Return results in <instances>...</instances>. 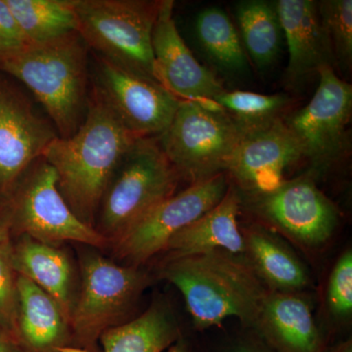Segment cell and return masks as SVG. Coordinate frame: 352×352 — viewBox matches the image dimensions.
I'll return each mask as SVG.
<instances>
[{
  "mask_svg": "<svg viewBox=\"0 0 352 352\" xmlns=\"http://www.w3.org/2000/svg\"><path fill=\"white\" fill-rule=\"evenodd\" d=\"M139 139L96 94L78 131L53 139L41 157L54 168L69 208L92 226L104 194L126 153Z\"/></svg>",
  "mask_w": 352,
  "mask_h": 352,
  "instance_id": "6da1fadb",
  "label": "cell"
},
{
  "mask_svg": "<svg viewBox=\"0 0 352 352\" xmlns=\"http://www.w3.org/2000/svg\"><path fill=\"white\" fill-rule=\"evenodd\" d=\"M161 277L179 289L198 330L236 317L254 327L268 289L244 256L224 251L166 261Z\"/></svg>",
  "mask_w": 352,
  "mask_h": 352,
  "instance_id": "7a4b0ae2",
  "label": "cell"
},
{
  "mask_svg": "<svg viewBox=\"0 0 352 352\" xmlns=\"http://www.w3.org/2000/svg\"><path fill=\"white\" fill-rule=\"evenodd\" d=\"M87 47L76 32L45 43H27L0 57V73L31 90L60 138L73 135L87 113Z\"/></svg>",
  "mask_w": 352,
  "mask_h": 352,
  "instance_id": "3957f363",
  "label": "cell"
},
{
  "mask_svg": "<svg viewBox=\"0 0 352 352\" xmlns=\"http://www.w3.org/2000/svg\"><path fill=\"white\" fill-rule=\"evenodd\" d=\"M0 226L11 239L27 235L53 245L69 241L95 248L110 244L97 229L76 217L60 193L54 168L43 157L0 200Z\"/></svg>",
  "mask_w": 352,
  "mask_h": 352,
  "instance_id": "277c9868",
  "label": "cell"
},
{
  "mask_svg": "<svg viewBox=\"0 0 352 352\" xmlns=\"http://www.w3.org/2000/svg\"><path fill=\"white\" fill-rule=\"evenodd\" d=\"M159 6L147 0H75L78 32L100 57L157 82L152 34Z\"/></svg>",
  "mask_w": 352,
  "mask_h": 352,
  "instance_id": "5b68a950",
  "label": "cell"
},
{
  "mask_svg": "<svg viewBox=\"0 0 352 352\" xmlns=\"http://www.w3.org/2000/svg\"><path fill=\"white\" fill-rule=\"evenodd\" d=\"M241 136L215 102L182 100L157 144L178 175L195 183L227 170Z\"/></svg>",
  "mask_w": 352,
  "mask_h": 352,
  "instance_id": "8992f818",
  "label": "cell"
},
{
  "mask_svg": "<svg viewBox=\"0 0 352 352\" xmlns=\"http://www.w3.org/2000/svg\"><path fill=\"white\" fill-rule=\"evenodd\" d=\"M179 175L153 138H139L126 153L99 208V233L110 243L175 194Z\"/></svg>",
  "mask_w": 352,
  "mask_h": 352,
  "instance_id": "52a82bcc",
  "label": "cell"
},
{
  "mask_svg": "<svg viewBox=\"0 0 352 352\" xmlns=\"http://www.w3.org/2000/svg\"><path fill=\"white\" fill-rule=\"evenodd\" d=\"M149 282L138 266L119 265L97 254L83 256L82 286L69 319L74 346L100 352L102 333L126 323Z\"/></svg>",
  "mask_w": 352,
  "mask_h": 352,
  "instance_id": "ba28073f",
  "label": "cell"
},
{
  "mask_svg": "<svg viewBox=\"0 0 352 352\" xmlns=\"http://www.w3.org/2000/svg\"><path fill=\"white\" fill-rule=\"evenodd\" d=\"M248 208L271 228L305 249H317L332 237L339 212L309 175L283 180L273 188L248 193Z\"/></svg>",
  "mask_w": 352,
  "mask_h": 352,
  "instance_id": "9c48e42d",
  "label": "cell"
},
{
  "mask_svg": "<svg viewBox=\"0 0 352 352\" xmlns=\"http://www.w3.org/2000/svg\"><path fill=\"white\" fill-rule=\"evenodd\" d=\"M229 186L228 177L221 173L173 194L111 242L116 256L139 267L163 252L176 233L214 208Z\"/></svg>",
  "mask_w": 352,
  "mask_h": 352,
  "instance_id": "30bf717a",
  "label": "cell"
},
{
  "mask_svg": "<svg viewBox=\"0 0 352 352\" xmlns=\"http://www.w3.org/2000/svg\"><path fill=\"white\" fill-rule=\"evenodd\" d=\"M317 73L320 80L311 100L284 122L298 141L303 157L316 166H329L346 150L352 88L336 75L332 66H323Z\"/></svg>",
  "mask_w": 352,
  "mask_h": 352,
  "instance_id": "8fae6325",
  "label": "cell"
},
{
  "mask_svg": "<svg viewBox=\"0 0 352 352\" xmlns=\"http://www.w3.org/2000/svg\"><path fill=\"white\" fill-rule=\"evenodd\" d=\"M94 92L138 138L161 135L182 101L156 80L126 71L102 57L97 64Z\"/></svg>",
  "mask_w": 352,
  "mask_h": 352,
  "instance_id": "7c38bea8",
  "label": "cell"
},
{
  "mask_svg": "<svg viewBox=\"0 0 352 352\" xmlns=\"http://www.w3.org/2000/svg\"><path fill=\"white\" fill-rule=\"evenodd\" d=\"M56 138L29 99L0 73V200Z\"/></svg>",
  "mask_w": 352,
  "mask_h": 352,
  "instance_id": "4fadbf2b",
  "label": "cell"
},
{
  "mask_svg": "<svg viewBox=\"0 0 352 352\" xmlns=\"http://www.w3.org/2000/svg\"><path fill=\"white\" fill-rule=\"evenodd\" d=\"M173 0H161L152 34L157 82L179 100L214 102L226 91L219 78L197 61L183 41L175 19Z\"/></svg>",
  "mask_w": 352,
  "mask_h": 352,
  "instance_id": "5bb4252c",
  "label": "cell"
},
{
  "mask_svg": "<svg viewBox=\"0 0 352 352\" xmlns=\"http://www.w3.org/2000/svg\"><path fill=\"white\" fill-rule=\"evenodd\" d=\"M295 136L281 118L242 131L227 170L248 193L265 191L283 182L284 171L302 157Z\"/></svg>",
  "mask_w": 352,
  "mask_h": 352,
  "instance_id": "9a60e30c",
  "label": "cell"
},
{
  "mask_svg": "<svg viewBox=\"0 0 352 352\" xmlns=\"http://www.w3.org/2000/svg\"><path fill=\"white\" fill-rule=\"evenodd\" d=\"M254 328L272 352H326L311 305L300 293L268 292Z\"/></svg>",
  "mask_w": 352,
  "mask_h": 352,
  "instance_id": "2e32d148",
  "label": "cell"
},
{
  "mask_svg": "<svg viewBox=\"0 0 352 352\" xmlns=\"http://www.w3.org/2000/svg\"><path fill=\"white\" fill-rule=\"evenodd\" d=\"M274 6L288 46L289 82L295 83L323 66H332L333 50L322 25L318 3L279 0Z\"/></svg>",
  "mask_w": 352,
  "mask_h": 352,
  "instance_id": "e0dca14e",
  "label": "cell"
},
{
  "mask_svg": "<svg viewBox=\"0 0 352 352\" xmlns=\"http://www.w3.org/2000/svg\"><path fill=\"white\" fill-rule=\"evenodd\" d=\"M18 344L23 352H78L69 321L45 292L17 275Z\"/></svg>",
  "mask_w": 352,
  "mask_h": 352,
  "instance_id": "ac0fdd59",
  "label": "cell"
},
{
  "mask_svg": "<svg viewBox=\"0 0 352 352\" xmlns=\"http://www.w3.org/2000/svg\"><path fill=\"white\" fill-rule=\"evenodd\" d=\"M7 256L16 274L48 294L69 324L76 302L75 271L66 252L57 245L21 235L11 241Z\"/></svg>",
  "mask_w": 352,
  "mask_h": 352,
  "instance_id": "d6986e66",
  "label": "cell"
},
{
  "mask_svg": "<svg viewBox=\"0 0 352 352\" xmlns=\"http://www.w3.org/2000/svg\"><path fill=\"white\" fill-rule=\"evenodd\" d=\"M242 199L230 185L224 198L193 223L176 233L166 244V261L214 251L244 256L245 239L238 222Z\"/></svg>",
  "mask_w": 352,
  "mask_h": 352,
  "instance_id": "ffe728a7",
  "label": "cell"
},
{
  "mask_svg": "<svg viewBox=\"0 0 352 352\" xmlns=\"http://www.w3.org/2000/svg\"><path fill=\"white\" fill-rule=\"evenodd\" d=\"M242 232L244 258L268 291L300 293L307 288L310 283L307 268L276 233L256 224Z\"/></svg>",
  "mask_w": 352,
  "mask_h": 352,
  "instance_id": "44dd1931",
  "label": "cell"
},
{
  "mask_svg": "<svg viewBox=\"0 0 352 352\" xmlns=\"http://www.w3.org/2000/svg\"><path fill=\"white\" fill-rule=\"evenodd\" d=\"M173 315L163 303H154L133 320L102 333L103 352H163L182 339Z\"/></svg>",
  "mask_w": 352,
  "mask_h": 352,
  "instance_id": "7402d4cb",
  "label": "cell"
},
{
  "mask_svg": "<svg viewBox=\"0 0 352 352\" xmlns=\"http://www.w3.org/2000/svg\"><path fill=\"white\" fill-rule=\"evenodd\" d=\"M28 43L78 32L75 0H6Z\"/></svg>",
  "mask_w": 352,
  "mask_h": 352,
  "instance_id": "603a6c76",
  "label": "cell"
},
{
  "mask_svg": "<svg viewBox=\"0 0 352 352\" xmlns=\"http://www.w3.org/2000/svg\"><path fill=\"white\" fill-rule=\"evenodd\" d=\"M237 19L245 48L259 68L270 66L280 52L283 31L274 4L263 0L238 6Z\"/></svg>",
  "mask_w": 352,
  "mask_h": 352,
  "instance_id": "cb8c5ba5",
  "label": "cell"
},
{
  "mask_svg": "<svg viewBox=\"0 0 352 352\" xmlns=\"http://www.w3.org/2000/svg\"><path fill=\"white\" fill-rule=\"evenodd\" d=\"M196 32L208 56L228 71L245 68L244 47L239 34L228 15L217 7L205 9L196 20Z\"/></svg>",
  "mask_w": 352,
  "mask_h": 352,
  "instance_id": "d4e9b609",
  "label": "cell"
},
{
  "mask_svg": "<svg viewBox=\"0 0 352 352\" xmlns=\"http://www.w3.org/2000/svg\"><path fill=\"white\" fill-rule=\"evenodd\" d=\"M214 102L230 116L241 131H244L280 118L279 113L288 107L289 99L282 94L226 90Z\"/></svg>",
  "mask_w": 352,
  "mask_h": 352,
  "instance_id": "484cf974",
  "label": "cell"
},
{
  "mask_svg": "<svg viewBox=\"0 0 352 352\" xmlns=\"http://www.w3.org/2000/svg\"><path fill=\"white\" fill-rule=\"evenodd\" d=\"M322 25L333 56L346 66L352 59V1L326 0L318 3Z\"/></svg>",
  "mask_w": 352,
  "mask_h": 352,
  "instance_id": "4316f807",
  "label": "cell"
},
{
  "mask_svg": "<svg viewBox=\"0 0 352 352\" xmlns=\"http://www.w3.org/2000/svg\"><path fill=\"white\" fill-rule=\"evenodd\" d=\"M329 310L333 316L347 319L352 314V252L347 250L333 266L327 289Z\"/></svg>",
  "mask_w": 352,
  "mask_h": 352,
  "instance_id": "83f0119b",
  "label": "cell"
},
{
  "mask_svg": "<svg viewBox=\"0 0 352 352\" xmlns=\"http://www.w3.org/2000/svg\"><path fill=\"white\" fill-rule=\"evenodd\" d=\"M8 250L0 247V328L18 342L17 274L9 263Z\"/></svg>",
  "mask_w": 352,
  "mask_h": 352,
  "instance_id": "f1b7e54d",
  "label": "cell"
},
{
  "mask_svg": "<svg viewBox=\"0 0 352 352\" xmlns=\"http://www.w3.org/2000/svg\"><path fill=\"white\" fill-rule=\"evenodd\" d=\"M27 43L6 0H0V57L19 50Z\"/></svg>",
  "mask_w": 352,
  "mask_h": 352,
  "instance_id": "f546056e",
  "label": "cell"
},
{
  "mask_svg": "<svg viewBox=\"0 0 352 352\" xmlns=\"http://www.w3.org/2000/svg\"><path fill=\"white\" fill-rule=\"evenodd\" d=\"M227 352H272L261 339L240 340Z\"/></svg>",
  "mask_w": 352,
  "mask_h": 352,
  "instance_id": "4dcf8cb0",
  "label": "cell"
},
{
  "mask_svg": "<svg viewBox=\"0 0 352 352\" xmlns=\"http://www.w3.org/2000/svg\"><path fill=\"white\" fill-rule=\"evenodd\" d=\"M0 352H23L18 342L0 328Z\"/></svg>",
  "mask_w": 352,
  "mask_h": 352,
  "instance_id": "1f68e13d",
  "label": "cell"
},
{
  "mask_svg": "<svg viewBox=\"0 0 352 352\" xmlns=\"http://www.w3.org/2000/svg\"><path fill=\"white\" fill-rule=\"evenodd\" d=\"M166 352H192L191 347L184 340L179 339L173 346L168 347Z\"/></svg>",
  "mask_w": 352,
  "mask_h": 352,
  "instance_id": "d6a6232c",
  "label": "cell"
},
{
  "mask_svg": "<svg viewBox=\"0 0 352 352\" xmlns=\"http://www.w3.org/2000/svg\"><path fill=\"white\" fill-rule=\"evenodd\" d=\"M11 236L4 227L0 226V247L9 249L11 244Z\"/></svg>",
  "mask_w": 352,
  "mask_h": 352,
  "instance_id": "836d02e7",
  "label": "cell"
}]
</instances>
